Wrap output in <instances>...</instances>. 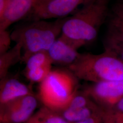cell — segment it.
I'll use <instances>...</instances> for the list:
<instances>
[{
    "instance_id": "cell-13",
    "label": "cell",
    "mask_w": 123,
    "mask_h": 123,
    "mask_svg": "<svg viewBox=\"0 0 123 123\" xmlns=\"http://www.w3.org/2000/svg\"><path fill=\"white\" fill-rule=\"evenodd\" d=\"M106 37L123 42V6L120 0L110 11Z\"/></svg>"
},
{
    "instance_id": "cell-15",
    "label": "cell",
    "mask_w": 123,
    "mask_h": 123,
    "mask_svg": "<svg viewBox=\"0 0 123 123\" xmlns=\"http://www.w3.org/2000/svg\"><path fill=\"white\" fill-rule=\"evenodd\" d=\"M25 123H69L60 113L42 105Z\"/></svg>"
},
{
    "instance_id": "cell-9",
    "label": "cell",
    "mask_w": 123,
    "mask_h": 123,
    "mask_svg": "<svg viewBox=\"0 0 123 123\" xmlns=\"http://www.w3.org/2000/svg\"><path fill=\"white\" fill-rule=\"evenodd\" d=\"M25 63L23 74L32 83H41L53 69V63L47 51L32 54Z\"/></svg>"
},
{
    "instance_id": "cell-6",
    "label": "cell",
    "mask_w": 123,
    "mask_h": 123,
    "mask_svg": "<svg viewBox=\"0 0 123 123\" xmlns=\"http://www.w3.org/2000/svg\"><path fill=\"white\" fill-rule=\"evenodd\" d=\"M83 90L99 107L110 109L123 98V80L92 83Z\"/></svg>"
},
{
    "instance_id": "cell-1",
    "label": "cell",
    "mask_w": 123,
    "mask_h": 123,
    "mask_svg": "<svg viewBox=\"0 0 123 123\" xmlns=\"http://www.w3.org/2000/svg\"><path fill=\"white\" fill-rule=\"evenodd\" d=\"M110 0H92L68 17L61 36L79 49L93 42L109 17Z\"/></svg>"
},
{
    "instance_id": "cell-10",
    "label": "cell",
    "mask_w": 123,
    "mask_h": 123,
    "mask_svg": "<svg viewBox=\"0 0 123 123\" xmlns=\"http://www.w3.org/2000/svg\"><path fill=\"white\" fill-rule=\"evenodd\" d=\"M36 0H8L4 13L0 17V31L6 30L12 24L31 12Z\"/></svg>"
},
{
    "instance_id": "cell-22",
    "label": "cell",
    "mask_w": 123,
    "mask_h": 123,
    "mask_svg": "<svg viewBox=\"0 0 123 123\" xmlns=\"http://www.w3.org/2000/svg\"><path fill=\"white\" fill-rule=\"evenodd\" d=\"M51 0H36L35 5L43 3L50 1Z\"/></svg>"
},
{
    "instance_id": "cell-4",
    "label": "cell",
    "mask_w": 123,
    "mask_h": 123,
    "mask_svg": "<svg viewBox=\"0 0 123 123\" xmlns=\"http://www.w3.org/2000/svg\"><path fill=\"white\" fill-rule=\"evenodd\" d=\"M79 81L66 68L53 69L40 83L37 97L42 105L60 113L66 109L79 90Z\"/></svg>"
},
{
    "instance_id": "cell-23",
    "label": "cell",
    "mask_w": 123,
    "mask_h": 123,
    "mask_svg": "<svg viewBox=\"0 0 123 123\" xmlns=\"http://www.w3.org/2000/svg\"><path fill=\"white\" fill-rule=\"evenodd\" d=\"M121 0V1H123V0Z\"/></svg>"
},
{
    "instance_id": "cell-5",
    "label": "cell",
    "mask_w": 123,
    "mask_h": 123,
    "mask_svg": "<svg viewBox=\"0 0 123 123\" xmlns=\"http://www.w3.org/2000/svg\"><path fill=\"white\" fill-rule=\"evenodd\" d=\"M35 94L22 97L0 105V123H25L38 106Z\"/></svg>"
},
{
    "instance_id": "cell-17",
    "label": "cell",
    "mask_w": 123,
    "mask_h": 123,
    "mask_svg": "<svg viewBox=\"0 0 123 123\" xmlns=\"http://www.w3.org/2000/svg\"><path fill=\"white\" fill-rule=\"evenodd\" d=\"M100 114L104 123H123V112L100 107Z\"/></svg>"
},
{
    "instance_id": "cell-21",
    "label": "cell",
    "mask_w": 123,
    "mask_h": 123,
    "mask_svg": "<svg viewBox=\"0 0 123 123\" xmlns=\"http://www.w3.org/2000/svg\"><path fill=\"white\" fill-rule=\"evenodd\" d=\"M8 0H0V17L4 13Z\"/></svg>"
},
{
    "instance_id": "cell-12",
    "label": "cell",
    "mask_w": 123,
    "mask_h": 123,
    "mask_svg": "<svg viewBox=\"0 0 123 123\" xmlns=\"http://www.w3.org/2000/svg\"><path fill=\"white\" fill-rule=\"evenodd\" d=\"M35 94L30 87L8 74L0 81V105Z\"/></svg>"
},
{
    "instance_id": "cell-8",
    "label": "cell",
    "mask_w": 123,
    "mask_h": 123,
    "mask_svg": "<svg viewBox=\"0 0 123 123\" xmlns=\"http://www.w3.org/2000/svg\"><path fill=\"white\" fill-rule=\"evenodd\" d=\"M100 107L82 90H79L65 109L59 113L69 123L83 121L98 114Z\"/></svg>"
},
{
    "instance_id": "cell-18",
    "label": "cell",
    "mask_w": 123,
    "mask_h": 123,
    "mask_svg": "<svg viewBox=\"0 0 123 123\" xmlns=\"http://www.w3.org/2000/svg\"><path fill=\"white\" fill-rule=\"evenodd\" d=\"M12 40L11 34L7 30L0 31V55L10 49Z\"/></svg>"
},
{
    "instance_id": "cell-7",
    "label": "cell",
    "mask_w": 123,
    "mask_h": 123,
    "mask_svg": "<svg viewBox=\"0 0 123 123\" xmlns=\"http://www.w3.org/2000/svg\"><path fill=\"white\" fill-rule=\"evenodd\" d=\"M92 0H52L35 5L31 12L33 20L59 19L69 17L80 6Z\"/></svg>"
},
{
    "instance_id": "cell-11",
    "label": "cell",
    "mask_w": 123,
    "mask_h": 123,
    "mask_svg": "<svg viewBox=\"0 0 123 123\" xmlns=\"http://www.w3.org/2000/svg\"><path fill=\"white\" fill-rule=\"evenodd\" d=\"M78 49L60 36L47 51L53 64L66 68L74 63L80 53Z\"/></svg>"
},
{
    "instance_id": "cell-19",
    "label": "cell",
    "mask_w": 123,
    "mask_h": 123,
    "mask_svg": "<svg viewBox=\"0 0 123 123\" xmlns=\"http://www.w3.org/2000/svg\"><path fill=\"white\" fill-rule=\"evenodd\" d=\"M100 112V111H99ZM75 123H104L101 117L100 113L83 121Z\"/></svg>"
},
{
    "instance_id": "cell-2",
    "label": "cell",
    "mask_w": 123,
    "mask_h": 123,
    "mask_svg": "<svg viewBox=\"0 0 123 123\" xmlns=\"http://www.w3.org/2000/svg\"><path fill=\"white\" fill-rule=\"evenodd\" d=\"M68 17L52 22L35 20L15 29L11 37L12 41L22 45V62L25 63L36 53L47 51L61 35L62 26Z\"/></svg>"
},
{
    "instance_id": "cell-3",
    "label": "cell",
    "mask_w": 123,
    "mask_h": 123,
    "mask_svg": "<svg viewBox=\"0 0 123 123\" xmlns=\"http://www.w3.org/2000/svg\"><path fill=\"white\" fill-rule=\"evenodd\" d=\"M66 68L79 80L92 83L123 80V62L106 51L98 54L80 53Z\"/></svg>"
},
{
    "instance_id": "cell-20",
    "label": "cell",
    "mask_w": 123,
    "mask_h": 123,
    "mask_svg": "<svg viewBox=\"0 0 123 123\" xmlns=\"http://www.w3.org/2000/svg\"><path fill=\"white\" fill-rule=\"evenodd\" d=\"M110 109V110H113L114 111H116V112H123V98L113 107H112V108L110 109Z\"/></svg>"
},
{
    "instance_id": "cell-16",
    "label": "cell",
    "mask_w": 123,
    "mask_h": 123,
    "mask_svg": "<svg viewBox=\"0 0 123 123\" xmlns=\"http://www.w3.org/2000/svg\"><path fill=\"white\" fill-rule=\"evenodd\" d=\"M104 46L105 51L111 53L123 62V42L105 36Z\"/></svg>"
},
{
    "instance_id": "cell-14",
    "label": "cell",
    "mask_w": 123,
    "mask_h": 123,
    "mask_svg": "<svg viewBox=\"0 0 123 123\" xmlns=\"http://www.w3.org/2000/svg\"><path fill=\"white\" fill-rule=\"evenodd\" d=\"M22 45L16 43L13 48L0 55V79L9 74V69L18 62H22Z\"/></svg>"
}]
</instances>
